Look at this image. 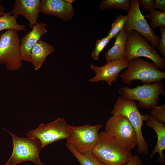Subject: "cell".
<instances>
[{
	"label": "cell",
	"mask_w": 165,
	"mask_h": 165,
	"mask_svg": "<svg viewBox=\"0 0 165 165\" xmlns=\"http://www.w3.org/2000/svg\"><path fill=\"white\" fill-rule=\"evenodd\" d=\"M92 152L101 162L108 165H123L133 156L131 151L121 146L105 131L99 133L97 143Z\"/></svg>",
	"instance_id": "cell-1"
},
{
	"label": "cell",
	"mask_w": 165,
	"mask_h": 165,
	"mask_svg": "<svg viewBox=\"0 0 165 165\" xmlns=\"http://www.w3.org/2000/svg\"><path fill=\"white\" fill-rule=\"evenodd\" d=\"M124 60L129 63L134 59L144 57L151 59L160 69L165 68V59L159 54L148 40L138 32L132 30L127 33Z\"/></svg>",
	"instance_id": "cell-2"
},
{
	"label": "cell",
	"mask_w": 165,
	"mask_h": 165,
	"mask_svg": "<svg viewBox=\"0 0 165 165\" xmlns=\"http://www.w3.org/2000/svg\"><path fill=\"white\" fill-rule=\"evenodd\" d=\"M111 113L112 115L124 116L128 119L135 131L138 153L148 154L149 152L148 145L143 137L142 131L143 123L145 120L146 115L141 114L135 101L121 96L118 97Z\"/></svg>",
	"instance_id": "cell-3"
},
{
	"label": "cell",
	"mask_w": 165,
	"mask_h": 165,
	"mask_svg": "<svg viewBox=\"0 0 165 165\" xmlns=\"http://www.w3.org/2000/svg\"><path fill=\"white\" fill-rule=\"evenodd\" d=\"M123 82L131 85L134 80L141 83L151 84L160 82L165 78V72L160 70L153 62L137 57L129 63L127 69L120 75Z\"/></svg>",
	"instance_id": "cell-4"
},
{
	"label": "cell",
	"mask_w": 165,
	"mask_h": 165,
	"mask_svg": "<svg viewBox=\"0 0 165 165\" xmlns=\"http://www.w3.org/2000/svg\"><path fill=\"white\" fill-rule=\"evenodd\" d=\"M118 92L123 97L138 101V108L148 110L157 105L160 95H165L164 85L161 82L145 83L132 88L125 86L119 89Z\"/></svg>",
	"instance_id": "cell-5"
},
{
	"label": "cell",
	"mask_w": 165,
	"mask_h": 165,
	"mask_svg": "<svg viewBox=\"0 0 165 165\" xmlns=\"http://www.w3.org/2000/svg\"><path fill=\"white\" fill-rule=\"evenodd\" d=\"M3 128L12 136L13 142L12 155L3 165H16L27 161L33 162L38 165H43L39 157V152L42 148L39 140L30 137L20 138Z\"/></svg>",
	"instance_id": "cell-6"
},
{
	"label": "cell",
	"mask_w": 165,
	"mask_h": 165,
	"mask_svg": "<svg viewBox=\"0 0 165 165\" xmlns=\"http://www.w3.org/2000/svg\"><path fill=\"white\" fill-rule=\"evenodd\" d=\"M0 35V64H5L9 71L19 70L22 65L23 61L18 31L7 30Z\"/></svg>",
	"instance_id": "cell-7"
},
{
	"label": "cell",
	"mask_w": 165,
	"mask_h": 165,
	"mask_svg": "<svg viewBox=\"0 0 165 165\" xmlns=\"http://www.w3.org/2000/svg\"><path fill=\"white\" fill-rule=\"evenodd\" d=\"M105 132L123 147L131 151L138 145L135 130L125 116L112 115L107 120Z\"/></svg>",
	"instance_id": "cell-8"
},
{
	"label": "cell",
	"mask_w": 165,
	"mask_h": 165,
	"mask_svg": "<svg viewBox=\"0 0 165 165\" xmlns=\"http://www.w3.org/2000/svg\"><path fill=\"white\" fill-rule=\"evenodd\" d=\"M71 127L64 118H59L48 124L41 123L36 129L28 132L26 135L39 140L42 148L53 142L67 139Z\"/></svg>",
	"instance_id": "cell-9"
},
{
	"label": "cell",
	"mask_w": 165,
	"mask_h": 165,
	"mask_svg": "<svg viewBox=\"0 0 165 165\" xmlns=\"http://www.w3.org/2000/svg\"><path fill=\"white\" fill-rule=\"evenodd\" d=\"M103 125L88 124L81 126H71L66 143L72 145L78 152L82 153L92 152L97 143L98 132Z\"/></svg>",
	"instance_id": "cell-10"
},
{
	"label": "cell",
	"mask_w": 165,
	"mask_h": 165,
	"mask_svg": "<svg viewBox=\"0 0 165 165\" xmlns=\"http://www.w3.org/2000/svg\"><path fill=\"white\" fill-rule=\"evenodd\" d=\"M127 20L124 27L127 33L135 31L145 37L154 47L157 48L160 37L156 35L142 15L139 8V0H130L129 6L127 10Z\"/></svg>",
	"instance_id": "cell-11"
},
{
	"label": "cell",
	"mask_w": 165,
	"mask_h": 165,
	"mask_svg": "<svg viewBox=\"0 0 165 165\" xmlns=\"http://www.w3.org/2000/svg\"><path fill=\"white\" fill-rule=\"evenodd\" d=\"M129 65V63L125 60H113L101 67L91 64L90 68L96 75L89 81L91 82L105 81L109 86H111L112 82L116 81L121 71L127 68Z\"/></svg>",
	"instance_id": "cell-12"
},
{
	"label": "cell",
	"mask_w": 165,
	"mask_h": 165,
	"mask_svg": "<svg viewBox=\"0 0 165 165\" xmlns=\"http://www.w3.org/2000/svg\"><path fill=\"white\" fill-rule=\"evenodd\" d=\"M40 13L57 16L64 21L72 19L74 15L72 4L64 0H40Z\"/></svg>",
	"instance_id": "cell-13"
},
{
	"label": "cell",
	"mask_w": 165,
	"mask_h": 165,
	"mask_svg": "<svg viewBox=\"0 0 165 165\" xmlns=\"http://www.w3.org/2000/svg\"><path fill=\"white\" fill-rule=\"evenodd\" d=\"M46 24L42 22L37 23L34 25L31 30L24 35L20 40V51L22 61L30 63V54L33 46L41 37L47 32L46 28Z\"/></svg>",
	"instance_id": "cell-14"
},
{
	"label": "cell",
	"mask_w": 165,
	"mask_h": 165,
	"mask_svg": "<svg viewBox=\"0 0 165 165\" xmlns=\"http://www.w3.org/2000/svg\"><path fill=\"white\" fill-rule=\"evenodd\" d=\"M40 3V0H15L13 8L10 13L12 15L24 17L32 28L38 23Z\"/></svg>",
	"instance_id": "cell-15"
},
{
	"label": "cell",
	"mask_w": 165,
	"mask_h": 165,
	"mask_svg": "<svg viewBox=\"0 0 165 165\" xmlns=\"http://www.w3.org/2000/svg\"><path fill=\"white\" fill-rule=\"evenodd\" d=\"M147 126L153 129L156 132L157 141L156 147L150 156V158L156 153L159 157L157 161L160 163L165 164V156L163 153L165 149V127L164 123L161 122L151 115H146L145 121Z\"/></svg>",
	"instance_id": "cell-16"
},
{
	"label": "cell",
	"mask_w": 165,
	"mask_h": 165,
	"mask_svg": "<svg viewBox=\"0 0 165 165\" xmlns=\"http://www.w3.org/2000/svg\"><path fill=\"white\" fill-rule=\"evenodd\" d=\"M54 50L49 43L40 40L32 48L30 54V62L35 70H38L42 66L47 56Z\"/></svg>",
	"instance_id": "cell-17"
},
{
	"label": "cell",
	"mask_w": 165,
	"mask_h": 165,
	"mask_svg": "<svg viewBox=\"0 0 165 165\" xmlns=\"http://www.w3.org/2000/svg\"><path fill=\"white\" fill-rule=\"evenodd\" d=\"M127 34L124 28L115 37L113 46L105 53V58L107 62L115 60H124L125 46Z\"/></svg>",
	"instance_id": "cell-18"
},
{
	"label": "cell",
	"mask_w": 165,
	"mask_h": 165,
	"mask_svg": "<svg viewBox=\"0 0 165 165\" xmlns=\"http://www.w3.org/2000/svg\"><path fill=\"white\" fill-rule=\"evenodd\" d=\"M66 146L81 165H108L101 162L94 156L92 152L81 153L77 151L70 144L66 143Z\"/></svg>",
	"instance_id": "cell-19"
},
{
	"label": "cell",
	"mask_w": 165,
	"mask_h": 165,
	"mask_svg": "<svg viewBox=\"0 0 165 165\" xmlns=\"http://www.w3.org/2000/svg\"><path fill=\"white\" fill-rule=\"evenodd\" d=\"M18 17L11 15L10 12L0 16V31L5 30L26 31V25L18 24L17 22Z\"/></svg>",
	"instance_id": "cell-20"
},
{
	"label": "cell",
	"mask_w": 165,
	"mask_h": 165,
	"mask_svg": "<svg viewBox=\"0 0 165 165\" xmlns=\"http://www.w3.org/2000/svg\"><path fill=\"white\" fill-rule=\"evenodd\" d=\"M129 4V0H103L100 2V8L101 10L113 9L118 10H127Z\"/></svg>",
	"instance_id": "cell-21"
},
{
	"label": "cell",
	"mask_w": 165,
	"mask_h": 165,
	"mask_svg": "<svg viewBox=\"0 0 165 165\" xmlns=\"http://www.w3.org/2000/svg\"><path fill=\"white\" fill-rule=\"evenodd\" d=\"M145 16L150 20L148 24L153 30L158 27L165 26V11L154 10Z\"/></svg>",
	"instance_id": "cell-22"
},
{
	"label": "cell",
	"mask_w": 165,
	"mask_h": 165,
	"mask_svg": "<svg viewBox=\"0 0 165 165\" xmlns=\"http://www.w3.org/2000/svg\"><path fill=\"white\" fill-rule=\"evenodd\" d=\"M127 17V15L117 16L115 21L111 25V28L107 36L110 39L115 38L118 33L124 28Z\"/></svg>",
	"instance_id": "cell-23"
},
{
	"label": "cell",
	"mask_w": 165,
	"mask_h": 165,
	"mask_svg": "<svg viewBox=\"0 0 165 165\" xmlns=\"http://www.w3.org/2000/svg\"><path fill=\"white\" fill-rule=\"evenodd\" d=\"M110 39L107 36L96 41L95 48L91 53V57L96 61L99 59L100 55L106 45L109 42Z\"/></svg>",
	"instance_id": "cell-24"
},
{
	"label": "cell",
	"mask_w": 165,
	"mask_h": 165,
	"mask_svg": "<svg viewBox=\"0 0 165 165\" xmlns=\"http://www.w3.org/2000/svg\"><path fill=\"white\" fill-rule=\"evenodd\" d=\"M151 115L159 121L165 123V104H163L160 106L156 105L152 108Z\"/></svg>",
	"instance_id": "cell-25"
},
{
	"label": "cell",
	"mask_w": 165,
	"mask_h": 165,
	"mask_svg": "<svg viewBox=\"0 0 165 165\" xmlns=\"http://www.w3.org/2000/svg\"><path fill=\"white\" fill-rule=\"evenodd\" d=\"M160 32V37L159 43L157 49L160 54L165 57V27H159Z\"/></svg>",
	"instance_id": "cell-26"
},
{
	"label": "cell",
	"mask_w": 165,
	"mask_h": 165,
	"mask_svg": "<svg viewBox=\"0 0 165 165\" xmlns=\"http://www.w3.org/2000/svg\"><path fill=\"white\" fill-rule=\"evenodd\" d=\"M154 0H140L139 5L145 11L150 13L154 10L153 3Z\"/></svg>",
	"instance_id": "cell-27"
},
{
	"label": "cell",
	"mask_w": 165,
	"mask_h": 165,
	"mask_svg": "<svg viewBox=\"0 0 165 165\" xmlns=\"http://www.w3.org/2000/svg\"><path fill=\"white\" fill-rule=\"evenodd\" d=\"M123 165H143L142 160L137 155L133 156L128 162Z\"/></svg>",
	"instance_id": "cell-28"
},
{
	"label": "cell",
	"mask_w": 165,
	"mask_h": 165,
	"mask_svg": "<svg viewBox=\"0 0 165 165\" xmlns=\"http://www.w3.org/2000/svg\"><path fill=\"white\" fill-rule=\"evenodd\" d=\"M153 7L154 10L158 9L160 11H165V0H154Z\"/></svg>",
	"instance_id": "cell-29"
},
{
	"label": "cell",
	"mask_w": 165,
	"mask_h": 165,
	"mask_svg": "<svg viewBox=\"0 0 165 165\" xmlns=\"http://www.w3.org/2000/svg\"><path fill=\"white\" fill-rule=\"evenodd\" d=\"M64 1L67 2L69 3L70 4H72V3L73 2L75 1L73 0H64Z\"/></svg>",
	"instance_id": "cell-30"
},
{
	"label": "cell",
	"mask_w": 165,
	"mask_h": 165,
	"mask_svg": "<svg viewBox=\"0 0 165 165\" xmlns=\"http://www.w3.org/2000/svg\"><path fill=\"white\" fill-rule=\"evenodd\" d=\"M5 14V13L4 12V11L0 9V16L3 15Z\"/></svg>",
	"instance_id": "cell-31"
},
{
	"label": "cell",
	"mask_w": 165,
	"mask_h": 165,
	"mask_svg": "<svg viewBox=\"0 0 165 165\" xmlns=\"http://www.w3.org/2000/svg\"><path fill=\"white\" fill-rule=\"evenodd\" d=\"M2 0H0V3L2 2ZM0 9L4 11L6 9V8L0 4Z\"/></svg>",
	"instance_id": "cell-32"
},
{
	"label": "cell",
	"mask_w": 165,
	"mask_h": 165,
	"mask_svg": "<svg viewBox=\"0 0 165 165\" xmlns=\"http://www.w3.org/2000/svg\"></svg>",
	"instance_id": "cell-33"
},
{
	"label": "cell",
	"mask_w": 165,
	"mask_h": 165,
	"mask_svg": "<svg viewBox=\"0 0 165 165\" xmlns=\"http://www.w3.org/2000/svg\"></svg>",
	"instance_id": "cell-34"
}]
</instances>
